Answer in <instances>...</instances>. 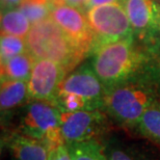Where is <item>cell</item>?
Listing matches in <instances>:
<instances>
[{
	"label": "cell",
	"instance_id": "cell-3",
	"mask_svg": "<svg viewBox=\"0 0 160 160\" xmlns=\"http://www.w3.org/2000/svg\"><path fill=\"white\" fill-rule=\"evenodd\" d=\"M25 42L27 52L36 60H52L70 73L85 58L50 17L31 25Z\"/></svg>",
	"mask_w": 160,
	"mask_h": 160
},
{
	"label": "cell",
	"instance_id": "cell-6",
	"mask_svg": "<svg viewBox=\"0 0 160 160\" xmlns=\"http://www.w3.org/2000/svg\"><path fill=\"white\" fill-rule=\"evenodd\" d=\"M134 40L143 49L160 43V5L154 0H123Z\"/></svg>",
	"mask_w": 160,
	"mask_h": 160
},
{
	"label": "cell",
	"instance_id": "cell-8",
	"mask_svg": "<svg viewBox=\"0 0 160 160\" xmlns=\"http://www.w3.org/2000/svg\"><path fill=\"white\" fill-rule=\"evenodd\" d=\"M105 127L106 113L101 109L62 112L60 128L67 145L96 139Z\"/></svg>",
	"mask_w": 160,
	"mask_h": 160
},
{
	"label": "cell",
	"instance_id": "cell-24",
	"mask_svg": "<svg viewBox=\"0 0 160 160\" xmlns=\"http://www.w3.org/2000/svg\"><path fill=\"white\" fill-rule=\"evenodd\" d=\"M88 0H67L66 4L75 6V8H80L83 11V8H84V6H85L86 3H88Z\"/></svg>",
	"mask_w": 160,
	"mask_h": 160
},
{
	"label": "cell",
	"instance_id": "cell-13",
	"mask_svg": "<svg viewBox=\"0 0 160 160\" xmlns=\"http://www.w3.org/2000/svg\"><path fill=\"white\" fill-rule=\"evenodd\" d=\"M36 59L29 53L24 52L1 63L2 80H25L28 81Z\"/></svg>",
	"mask_w": 160,
	"mask_h": 160
},
{
	"label": "cell",
	"instance_id": "cell-20",
	"mask_svg": "<svg viewBox=\"0 0 160 160\" xmlns=\"http://www.w3.org/2000/svg\"><path fill=\"white\" fill-rule=\"evenodd\" d=\"M148 53V67L147 71L155 82L160 92V43L149 49H145Z\"/></svg>",
	"mask_w": 160,
	"mask_h": 160
},
{
	"label": "cell",
	"instance_id": "cell-9",
	"mask_svg": "<svg viewBox=\"0 0 160 160\" xmlns=\"http://www.w3.org/2000/svg\"><path fill=\"white\" fill-rule=\"evenodd\" d=\"M69 73L65 67L52 60H36L32 72L28 79L29 101L54 102L60 83Z\"/></svg>",
	"mask_w": 160,
	"mask_h": 160
},
{
	"label": "cell",
	"instance_id": "cell-7",
	"mask_svg": "<svg viewBox=\"0 0 160 160\" xmlns=\"http://www.w3.org/2000/svg\"><path fill=\"white\" fill-rule=\"evenodd\" d=\"M50 18L62 28L83 56L91 55L97 41L82 9L69 4L57 5L52 8Z\"/></svg>",
	"mask_w": 160,
	"mask_h": 160
},
{
	"label": "cell",
	"instance_id": "cell-11",
	"mask_svg": "<svg viewBox=\"0 0 160 160\" xmlns=\"http://www.w3.org/2000/svg\"><path fill=\"white\" fill-rule=\"evenodd\" d=\"M4 142L14 160H47L51 152L50 147L43 140L20 132L11 133Z\"/></svg>",
	"mask_w": 160,
	"mask_h": 160
},
{
	"label": "cell",
	"instance_id": "cell-17",
	"mask_svg": "<svg viewBox=\"0 0 160 160\" xmlns=\"http://www.w3.org/2000/svg\"><path fill=\"white\" fill-rule=\"evenodd\" d=\"M51 0H22L18 9L26 16L31 24L49 18L52 11Z\"/></svg>",
	"mask_w": 160,
	"mask_h": 160
},
{
	"label": "cell",
	"instance_id": "cell-18",
	"mask_svg": "<svg viewBox=\"0 0 160 160\" xmlns=\"http://www.w3.org/2000/svg\"><path fill=\"white\" fill-rule=\"evenodd\" d=\"M26 51L27 47L25 39L8 36V34H1V42H0L1 63L8 62L12 57L26 52Z\"/></svg>",
	"mask_w": 160,
	"mask_h": 160
},
{
	"label": "cell",
	"instance_id": "cell-5",
	"mask_svg": "<svg viewBox=\"0 0 160 160\" xmlns=\"http://www.w3.org/2000/svg\"><path fill=\"white\" fill-rule=\"evenodd\" d=\"M96 37V46L118 41L134 40V33L123 2L96 6L85 11Z\"/></svg>",
	"mask_w": 160,
	"mask_h": 160
},
{
	"label": "cell",
	"instance_id": "cell-4",
	"mask_svg": "<svg viewBox=\"0 0 160 160\" xmlns=\"http://www.w3.org/2000/svg\"><path fill=\"white\" fill-rule=\"evenodd\" d=\"M62 112L53 102L29 101L22 110L19 132L43 140L55 149L66 143L62 134Z\"/></svg>",
	"mask_w": 160,
	"mask_h": 160
},
{
	"label": "cell",
	"instance_id": "cell-10",
	"mask_svg": "<svg viewBox=\"0 0 160 160\" xmlns=\"http://www.w3.org/2000/svg\"><path fill=\"white\" fill-rule=\"evenodd\" d=\"M105 86L96 75L91 65L84 63L73 70L60 83L58 94H74L88 101L95 109L103 110Z\"/></svg>",
	"mask_w": 160,
	"mask_h": 160
},
{
	"label": "cell",
	"instance_id": "cell-1",
	"mask_svg": "<svg viewBox=\"0 0 160 160\" xmlns=\"http://www.w3.org/2000/svg\"><path fill=\"white\" fill-rule=\"evenodd\" d=\"M160 100L148 71L106 88L103 111L121 126L135 128L143 113Z\"/></svg>",
	"mask_w": 160,
	"mask_h": 160
},
{
	"label": "cell",
	"instance_id": "cell-14",
	"mask_svg": "<svg viewBox=\"0 0 160 160\" xmlns=\"http://www.w3.org/2000/svg\"><path fill=\"white\" fill-rule=\"evenodd\" d=\"M30 21L23 12L16 8L3 9L1 12V34L25 39L31 28Z\"/></svg>",
	"mask_w": 160,
	"mask_h": 160
},
{
	"label": "cell",
	"instance_id": "cell-23",
	"mask_svg": "<svg viewBox=\"0 0 160 160\" xmlns=\"http://www.w3.org/2000/svg\"><path fill=\"white\" fill-rule=\"evenodd\" d=\"M22 0H1V6L3 9H9V8H19Z\"/></svg>",
	"mask_w": 160,
	"mask_h": 160
},
{
	"label": "cell",
	"instance_id": "cell-16",
	"mask_svg": "<svg viewBox=\"0 0 160 160\" xmlns=\"http://www.w3.org/2000/svg\"><path fill=\"white\" fill-rule=\"evenodd\" d=\"M67 146L72 160H108L104 146L97 139L74 142Z\"/></svg>",
	"mask_w": 160,
	"mask_h": 160
},
{
	"label": "cell",
	"instance_id": "cell-12",
	"mask_svg": "<svg viewBox=\"0 0 160 160\" xmlns=\"http://www.w3.org/2000/svg\"><path fill=\"white\" fill-rule=\"evenodd\" d=\"M28 102V81L2 80L0 89V108L2 119L14 110L26 105Z\"/></svg>",
	"mask_w": 160,
	"mask_h": 160
},
{
	"label": "cell",
	"instance_id": "cell-19",
	"mask_svg": "<svg viewBox=\"0 0 160 160\" xmlns=\"http://www.w3.org/2000/svg\"><path fill=\"white\" fill-rule=\"evenodd\" d=\"M104 148L108 160H148L140 152L117 142H110Z\"/></svg>",
	"mask_w": 160,
	"mask_h": 160
},
{
	"label": "cell",
	"instance_id": "cell-21",
	"mask_svg": "<svg viewBox=\"0 0 160 160\" xmlns=\"http://www.w3.org/2000/svg\"><path fill=\"white\" fill-rule=\"evenodd\" d=\"M47 160H72L67 143H62L55 149L51 150Z\"/></svg>",
	"mask_w": 160,
	"mask_h": 160
},
{
	"label": "cell",
	"instance_id": "cell-15",
	"mask_svg": "<svg viewBox=\"0 0 160 160\" xmlns=\"http://www.w3.org/2000/svg\"><path fill=\"white\" fill-rule=\"evenodd\" d=\"M135 129L140 135L160 146V100L143 113Z\"/></svg>",
	"mask_w": 160,
	"mask_h": 160
},
{
	"label": "cell",
	"instance_id": "cell-22",
	"mask_svg": "<svg viewBox=\"0 0 160 160\" xmlns=\"http://www.w3.org/2000/svg\"><path fill=\"white\" fill-rule=\"evenodd\" d=\"M116 2H123V0H88V3L84 6V8H83V12L88 11L89 8H96V6L110 4V3H116Z\"/></svg>",
	"mask_w": 160,
	"mask_h": 160
},
{
	"label": "cell",
	"instance_id": "cell-2",
	"mask_svg": "<svg viewBox=\"0 0 160 160\" xmlns=\"http://www.w3.org/2000/svg\"><path fill=\"white\" fill-rule=\"evenodd\" d=\"M89 56V65L105 89L143 74L148 66V53L135 40L100 44Z\"/></svg>",
	"mask_w": 160,
	"mask_h": 160
}]
</instances>
